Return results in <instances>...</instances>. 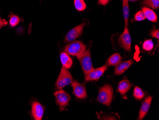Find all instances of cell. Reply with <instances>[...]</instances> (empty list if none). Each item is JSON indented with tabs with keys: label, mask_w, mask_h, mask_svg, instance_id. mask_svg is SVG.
Segmentation results:
<instances>
[{
	"label": "cell",
	"mask_w": 159,
	"mask_h": 120,
	"mask_svg": "<svg viewBox=\"0 0 159 120\" xmlns=\"http://www.w3.org/2000/svg\"><path fill=\"white\" fill-rule=\"evenodd\" d=\"M40 1H41V0H40Z\"/></svg>",
	"instance_id": "83f0119b"
},
{
	"label": "cell",
	"mask_w": 159,
	"mask_h": 120,
	"mask_svg": "<svg viewBox=\"0 0 159 120\" xmlns=\"http://www.w3.org/2000/svg\"><path fill=\"white\" fill-rule=\"evenodd\" d=\"M73 88V93L77 98L84 99L87 97L85 87L79 82L73 81L71 84Z\"/></svg>",
	"instance_id": "9c48e42d"
},
{
	"label": "cell",
	"mask_w": 159,
	"mask_h": 120,
	"mask_svg": "<svg viewBox=\"0 0 159 120\" xmlns=\"http://www.w3.org/2000/svg\"><path fill=\"white\" fill-rule=\"evenodd\" d=\"M121 57L119 53L113 54L107 61L109 66H116L121 62Z\"/></svg>",
	"instance_id": "2e32d148"
},
{
	"label": "cell",
	"mask_w": 159,
	"mask_h": 120,
	"mask_svg": "<svg viewBox=\"0 0 159 120\" xmlns=\"http://www.w3.org/2000/svg\"><path fill=\"white\" fill-rule=\"evenodd\" d=\"M118 43L126 51L131 50V37L128 29L125 26L122 34L119 37Z\"/></svg>",
	"instance_id": "8992f818"
},
{
	"label": "cell",
	"mask_w": 159,
	"mask_h": 120,
	"mask_svg": "<svg viewBox=\"0 0 159 120\" xmlns=\"http://www.w3.org/2000/svg\"><path fill=\"white\" fill-rule=\"evenodd\" d=\"M143 47L145 50L148 51L152 50L153 48V43L152 40L151 39L145 40L143 44Z\"/></svg>",
	"instance_id": "44dd1931"
},
{
	"label": "cell",
	"mask_w": 159,
	"mask_h": 120,
	"mask_svg": "<svg viewBox=\"0 0 159 120\" xmlns=\"http://www.w3.org/2000/svg\"><path fill=\"white\" fill-rule=\"evenodd\" d=\"M134 96L136 99L141 100L144 96L143 91L138 87H135L134 89Z\"/></svg>",
	"instance_id": "ffe728a7"
},
{
	"label": "cell",
	"mask_w": 159,
	"mask_h": 120,
	"mask_svg": "<svg viewBox=\"0 0 159 120\" xmlns=\"http://www.w3.org/2000/svg\"><path fill=\"white\" fill-rule=\"evenodd\" d=\"M54 95L56 98V103L59 106L60 110L62 112L67 106L68 105L71 100L70 96L66 91L61 89L55 92Z\"/></svg>",
	"instance_id": "5b68a950"
},
{
	"label": "cell",
	"mask_w": 159,
	"mask_h": 120,
	"mask_svg": "<svg viewBox=\"0 0 159 120\" xmlns=\"http://www.w3.org/2000/svg\"><path fill=\"white\" fill-rule=\"evenodd\" d=\"M152 97H147L145 100L142 103V106L140 110L139 113V120H143L144 117H145L147 113H148L149 109H150V105H151V102L152 100Z\"/></svg>",
	"instance_id": "8fae6325"
},
{
	"label": "cell",
	"mask_w": 159,
	"mask_h": 120,
	"mask_svg": "<svg viewBox=\"0 0 159 120\" xmlns=\"http://www.w3.org/2000/svg\"><path fill=\"white\" fill-rule=\"evenodd\" d=\"M123 5V13L125 19V25L127 27L128 25L129 17V7L128 0H122Z\"/></svg>",
	"instance_id": "e0dca14e"
},
{
	"label": "cell",
	"mask_w": 159,
	"mask_h": 120,
	"mask_svg": "<svg viewBox=\"0 0 159 120\" xmlns=\"http://www.w3.org/2000/svg\"><path fill=\"white\" fill-rule=\"evenodd\" d=\"M86 46L80 41H74L66 46L64 48V52L70 55L77 56L85 51Z\"/></svg>",
	"instance_id": "3957f363"
},
{
	"label": "cell",
	"mask_w": 159,
	"mask_h": 120,
	"mask_svg": "<svg viewBox=\"0 0 159 120\" xmlns=\"http://www.w3.org/2000/svg\"><path fill=\"white\" fill-rule=\"evenodd\" d=\"M151 35L152 37L156 38L157 39L159 38V31L158 29H154L151 31Z\"/></svg>",
	"instance_id": "cb8c5ba5"
},
{
	"label": "cell",
	"mask_w": 159,
	"mask_h": 120,
	"mask_svg": "<svg viewBox=\"0 0 159 120\" xmlns=\"http://www.w3.org/2000/svg\"><path fill=\"white\" fill-rule=\"evenodd\" d=\"M129 1H136L137 0H129Z\"/></svg>",
	"instance_id": "4316f807"
},
{
	"label": "cell",
	"mask_w": 159,
	"mask_h": 120,
	"mask_svg": "<svg viewBox=\"0 0 159 120\" xmlns=\"http://www.w3.org/2000/svg\"><path fill=\"white\" fill-rule=\"evenodd\" d=\"M74 3L76 9L79 11H83L86 7V5L84 0H75Z\"/></svg>",
	"instance_id": "d6986e66"
},
{
	"label": "cell",
	"mask_w": 159,
	"mask_h": 120,
	"mask_svg": "<svg viewBox=\"0 0 159 120\" xmlns=\"http://www.w3.org/2000/svg\"><path fill=\"white\" fill-rule=\"evenodd\" d=\"M85 23H83L70 30L66 36L64 42L70 43L81 36L83 33Z\"/></svg>",
	"instance_id": "52a82bcc"
},
{
	"label": "cell",
	"mask_w": 159,
	"mask_h": 120,
	"mask_svg": "<svg viewBox=\"0 0 159 120\" xmlns=\"http://www.w3.org/2000/svg\"><path fill=\"white\" fill-rule=\"evenodd\" d=\"M113 93V89L111 86L106 84L99 89L97 101L101 103L109 106L112 100Z\"/></svg>",
	"instance_id": "6da1fadb"
},
{
	"label": "cell",
	"mask_w": 159,
	"mask_h": 120,
	"mask_svg": "<svg viewBox=\"0 0 159 120\" xmlns=\"http://www.w3.org/2000/svg\"><path fill=\"white\" fill-rule=\"evenodd\" d=\"M32 114L34 120H42L44 113L43 106L38 102H34L32 103Z\"/></svg>",
	"instance_id": "30bf717a"
},
{
	"label": "cell",
	"mask_w": 159,
	"mask_h": 120,
	"mask_svg": "<svg viewBox=\"0 0 159 120\" xmlns=\"http://www.w3.org/2000/svg\"><path fill=\"white\" fill-rule=\"evenodd\" d=\"M110 0H99V3L101 5H105L108 3Z\"/></svg>",
	"instance_id": "484cf974"
},
{
	"label": "cell",
	"mask_w": 159,
	"mask_h": 120,
	"mask_svg": "<svg viewBox=\"0 0 159 120\" xmlns=\"http://www.w3.org/2000/svg\"><path fill=\"white\" fill-rule=\"evenodd\" d=\"M20 19L16 15H11L10 19V24L12 27L16 26L20 22Z\"/></svg>",
	"instance_id": "7402d4cb"
},
{
	"label": "cell",
	"mask_w": 159,
	"mask_h": 120,
	"mask_svg": "<svg viewBox=\"0 0 159 120\" xmlns=\"http://www.w3.org/2000/svg\"><path fill=\"white\" fill-rule=\"evenodd\" d=\"M8 24V22L5 19H1L0 18V28L6 26Z\"/></svg>",
	"instance_id": "d4e9b609"
},
{
	"label": "cell",
	"mask_w": 159,
	"mask_h": 120,
	"mask_svg": "<svg viewBox=\"0 0 159 120\" xmlns=\"http://www.w3.org/2000/svg\"><path fill=\"white\" fill-rule=\"evenodd\" d=\"M60 59L63 66L62 67L66 69H70L73 65V60L66 53H61V54Z\"/></svg>",
	"instance_id": "5bb4252c"
},
{
	"label": "cell",
	"mask_w": 159,
	"mask_h": 120,
	"mask_svg": "<svg viewBox=\"0 0 159 120\" xmlns=\"http://www.w3.org/2000/svg\"><path fill=\"white\" fill-rule=\"evenodd\" d=\"M108 65H105L98 69H94L85 75L87 82L91 81H98L100 77L102 76L104 72L107 70Z\"/></svg>",
	"instance_id": "ba28073f"
},
{
	"label": "cell",
	"mask_w": 159,
	"mask_h": 120,
	"mask_svg": "<svg viewBox=\"0 0 159 120\" xmlns=\"http://www.w3.org/2000/svg\"><path fill=\"white\" fill-rule=\"evenodd\" d=\"M145 18H145V16H144L143 12L142 11H139L135 15L134 19L136 21H143V20L145 19Z\"/></svg>",
	"instance_id": "603a6c76"
},
{
	"label": "cell",
	"mask_w": 159,
	"mask_h": 120,
	"mask_svg": "<svg viewBox=\"0 0 159 120\" xmlns=\"http://www.w3.org/2000/svg\"><path fill=\"white\" fill-rule=\"evenodd\" d=\"M77 58L80 61L83 72L84 73L85 75L93 70L90 49H88L82 53L81 54L77 55Z\"/></svg>",
	"instance_id": "7a4b0ae2"
},
{
	"label": "cell",
	"mask_w": 159,
	"mask_h": 120,
	"mask_svg": "<svg viewBox=\"0 0 159 120\" xmlns=\"http://www.w3.org/2000/svg\"><path fill=\"white\" fill-rule=\"evenodd\" d=\"M131 86L132 84L131 82H129L128 79H123L119 83L118 90L121 95H124L125 94L131 89Z\"/></svg>",
	"instance_id": "4fadbf2b"
},
{
	"label": "cell",
	"mask_w": 159,
	"mask_h": 120,
	"mask_svg": "<svg viewBox=\"0 0 159 120\" xmlns=\"http://www.w3.org/2000/svg\"><path fill=\"white\" fill-rule=\"evenodd\" d=\"M143 3L153 9L159 8V0H143Z\"/></svg>",
	"instance_id": "ac0fdd59"
},
{
	"label": "cell",
	"mask_w": 159,
	"mask_h": 120,
	"mask_svg": "<svg viewBox=\"0 0 159 120\" xmlns=\"http://www.w3.org/2000/svg\"><path fill=\"white\" fill-rule=\"evenodd\" d=\"M142 11L143 12L145 18L150 21L156 22L157 21V17L154 11L146 7H144L142 8Z\"/></svg>",
	"instance_id": "9a60e30c"
},
{
	"label": "cell",
	"mask_w": 159,
	"mask_h": 120,
	"mask_svg": "<svg viewBox=\"0 0 159 120\" xmlns=\"http://www.w3.org/2000/svg\"><path fill=\"white\" fill-rule=\"evenodd\" d=\"M73 79V77L67 69L62 67L59 76L57 79L55 85L59 89H62L64 87L72 83Z\"/></svg>",
	"instance_id": "277c9868"
},
{
	"label": "cell",
	"mask_w": 159,
	"mask_h": 120,
	"mask_svg": "<svg viewBox=\"0 0 159 120\" xmlns=\"http://www.w3.org/2000/svg\"><path fill=\"white\" fill-rule=\"evenodd\" d=\"M134 61L133 60H129L125 61L120 62L118 65L115 66L114 73L115 75H120L123 74L128 69L131 67L133 64Z\"/></svg>",
	"instance_id": "7c38bea8"
}]
</instances>
